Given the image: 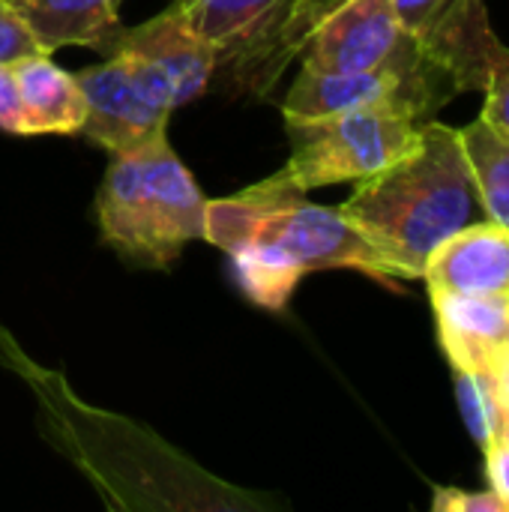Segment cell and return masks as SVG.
I'll return each mask as SVG.
<instances>
[{
    "label": "cell",
    "instance_id": "obj_1",
    "mask_svg": "<svg viewBox=\"0 0 509 512\" xmlns=\"http://www.w3.org/2000/svg\"><path fill=\"white\" fill-rule=\"evenodd\" d=\"M0 363L18 375L36 402V426L111 510L273 512L279 498L240 489L144 423L84 402L63 372L39 366L0 324Z\"/></svg>",
    "mask_w": 509,
    "mask_h": 512
},
{
    "label": "cell",
    "instance_id": "obj_2",
    "mask_svg": "<svg viewBox=\"0 0 509 512\" xmlns=\"http://www.w3.org/2000/svg\"><path fill=\"white\" fill-rule=\"evenodd\" d=\"M204 240L225 252L243 297L279 312L303 276L318 270H357L390 288L372 243L339 207L306 201L285 171L225 198L207 201Z\"/></svg>",
    "mask_w": 509,
    "mask_h": 512
},
{
    "label": "cell",
    "instance_id": "obj_3",
    "mask_svg": "<svg viewBox=\"0 0 509 512\" xmlns=\"http://www.w3.org/2000/svg\"><path fill=\"white\" fill-rule=\"evenodd\" d=\"M372 243L393 282L420 279L429 255L486 216L459 129L423 120L417 147L357 183L339 207Z\"/></svg>",
    "mask_w": 509,
    "mask_h": 512
},
{
    "label": "cell",
    "instance_id": "obj_4",
    "mask_svg": "<svg viewBox=\"0 0 509 512\" xmlns=\"http://www.w3.org/2000/svg\"><path fill=\"white\" fill-rule=\"evenodd\" d=\"M207 195L168 138L111 156L96 192L99 237L132 267L168 270L183 246L204 240Z\"/></svg>",
    "mask_w": 509,
    "mask_h": 512
},
{
    "label": "cell",
    "instance_id": "obj_5",
    "mask_svg": "<svg viewBox=\"0 0 509 512\" xmlns=\"http://www.w3.org/2000/svg\"><path fill=\"white\" fill-rule=\"evenodd\" d=\"M291 156L285 174L303 192L360 183L408 156L423 132V120L396 108H354L315 120L285 117Z\"/></svg>",
    "mask_w": 509,
    "mask_h": 512
},
{
    "label": "cell",
    "instance_id": "obj_6",
    "mask_svg": "<svg viewBox=\"0 0 509 512\" xmlns=\"http://www.w3.org/2000/svg\"><path fill=\"white\" fill-rule=\"evenodd\" d=\"M216 48L237 87L270 93L300 54L312 0H171Z\"/></svg>",
    "mask_w": 509,
    "mask_h": 512
},
{
    "label": "cell",
    "instance_id": "obj_7",
    "mask_svg": "<svg viewBox=\"0 0 509 512\" xmlns=\"http://www.w3.org/2000/svg\"><path fill=\"white\" fill-rule=\"evenodd\" d=\"M453 96L456 87L450 75L429 57L363 72L303 69L282 102V114L291 120H315L354 108H396L417 120H429Z\"/></svg>",
    "mask_w": 509,
    "mask_h": 512
},
{
    "label": "cell",
    "instance_id": "obj_8",
    "mask_svg": "<svg viewBox=\"0 0 509 512\" xmlns=\"http://www.w3.org/2000/svg\"><path fill=\"white\" fill-rule=\"evenodd\" d=\"M87 117L81 135L111 156L141 150L168 138V120L177 111L165 81L126 51L108 54L102 63L75 72Z\"/></svg>",
    "mask_w": 509,
    "mask_h": 512
},
{
    "label": "cell",
    "instance_id": "obj_9",
    "mask_svg": "<svg viewBox=\"0 0 509 512\" xmlns=\"http://www.w3.org/2000/svg\"><path fill=\"white\" fill-rule=\"evenodd\" d=\"M297 57L312 72H363L426 54L402 27L393 0H312Z\"/></svg>",
    "mask_w": 509,
    "mask_h": 512
},
{
    "label": "cell",
    "instance_id": "obj_10",
    "mask_svg": "<svg viewBox=\"0 0 509 512\" xmlns=\"http://www.w3.org/2000/svg\"><path fill=\"white\" fill-rule=\"evenodd\" d=\"M402 27L450 75L456 93L486 87L509 48L498 39L486 0H393Z\"/></svg>",
    "mask_w": 509,
    "mask_h": 512
},
{
    "label": "cell",
    "instance_id": "obj_11",
    "mask_svg": "<svg viewBox=\"0 0 509 512\" xmlns=\"http://www.w3.org/2000/svg\"><path fill=\"white\" fill-rule=\"evenodd\" d=\"M114 51L144 60L165 81L174 108L204 96L216 75V48L192 27L177 3L138 27H126Z\"/></svg>",
    "mask_w": 509,
    "mask_h": 512
},
{
    "label": "cell",
    "instance_id": "obj_12",
    "mask_svg": "<svg viewBox=\"0 0 509 512\" xmlns=\"http://www.w3.org/2000/svg\"><path fill=\"white\" fill-rule=\"evenodd\" d=\"M429 294L509 297V228L483 219L447 237L426 261Z\"/></svg>",
    "mask_w": 509,
    "mask_h": 512
},
{
    "label": "cell",
    "instance_id": "obj_13",
    "mask_svg": "<svg viewBox=\"0 0 509 512\" xmlns=\"http://www.w3.org/2000/svg\"><path fill=\"white\" fill-rule=\"evenodd\" d=\"M438 342L453 372L495 375L507 360L509 297L429 294Z\"/></svg>",
    "mask_w": 509,
    "mask_h": 512
},
{
    "label": "cell",
    "instance_id": "obj_14",
    "mask_svg": "<svg viewBox=\"0 0 509 512\" xmlns=\"http://www.w3.org/2000/svg\"><path fill=\"white\" fill-rule=\"evenodd\" d=\"M33 30L45 54L66 45L93 48L108 57L120 36V3L123 0H6Z\"/></svg>",
    "mask_w": 509,
    "mask_h": 512
},
{
    "label": "cell",
    "instance_id": "obj_15",
    "mask_svg": "<svg viewBox=\"0 0 509 512\" xmlns=\"http://www.w3.org/2000/svg\"><path fill=\"white\" fill-rule=\"evenodd\" d=\"M27 135H81L87 99L78 78L60 69L51 54H33L12 63Z\"/></svg>",
    "mask_w": 509,
    "mask_h": 512
},
{
    "label": "cell",
    "instance_id": "obj_16",
    "mask_svg": "<svg viewBox=\"0 0 509 512\" xmlns=\"http://www.w3.org/2000/svg\"><path fill=\"white\" fill-rule=\"evenodd\" d=\"M459 135L474 168L486 216L509 228V132L477 117L462 126Z\"/></svg>",
    "mask_w": 509,
    "mask_h": 512
},
{
    "label": "cell",
    "instance_id": "obj_17",
    "mask_svg": "<svg viewBox=\"0 0 509 512\" xmlns=\"http://www.w3.org/2000/svg\"><path fill=\"white\" fill-rule=\"evenodd\" d=\"M453 375H456V399L465 429L471 432L477 447L486 450L501 438V426L507 414L495 375H477V372H453Z\"/></svg>",
    "mask_w": 509,
    "mask_h": 512
},
{
    "label": "cell",
    "instance_id": "obj_18",
    "mask_svg": "<svg viewBox=\"0 0 509 512\" xmlns=\"http://www.w3.org/2000/svg\"><path fill=\"white\" fill-rule=\"evenodd\" d=\"M33 54H45L33 30L6 0H0V66H12Z\"/></svg>",
    "mask_w": 509,
    "mask_h": 512
},
{
    "label": "cell",
    "instance_id": "obj_19",
    "mask_svg": "<svg viewBox=\"0 0 509 512\" xmlns=\"http://www.w3.org/2000/svg\"><path fill=\"white\" fill-rule=\"evenodd\" d=\"M432 510L435 512H507L504 501L492 489L468 492L456 486H438L432 495Z\"/></svg>",
    "mask_w": 509,
    "mask_h": 512
},
{
    "label": "cell",
    "instance_id": "obj_20",
    "mask_svg": "<svg viewBox=\"0 0 509 512\" xmlns=\"http://www.w3.org/2000/svg\"><path fill=\"white\" fill-rule=\"evenodd\" d=\"M483 111L480 117L492 126L509 132V51L501 57V63L492 69L486 87H483Z\"/></svg>",
    "mask_w": 509,
    "mask_h": 512
},
{
    "label": "cell",
    "instance_id": "obj_21",
    "mask_svg": "<svg viewBox=\"0 0 509 512\" xmlns=\"http://www.w3.org/2000/svg\"><path fill=\"white\" fill-rule=\"evenodd\" d=\"M0 132L27 135V120H24V108H21V96H18L12 66H0Z\"/></svg>",
    "mask_w": 509,
    "mask_h": 512
},
{
    "label": "cell",
    "instance_id": "obj_22",
    "mask_svg": "<svg viewBox=\"0 0 509 512\" xmlns=\"http://www.w3.org/2000/svg\"><path fill=\"white\" fill-rule=\"evenodd\" d=\"M486 456V480H489V489L504 501V507L509 512V444L507 441H495L483 450Z\"/></svg>",
    "mask_w": 509,
    "mask_h": 512
},
{
    "label": "cell",
    "instance_id": "obj_23",
    "mask_svg": "<svg viewBox=\"0 0 509 512\" xmlns=\"http://www.w3.org/2000/svg\"><path fill=\"white\" fill-rule=\"evenodd\" d=\"M495 384H498V393H501L504 408H509V357L501 363V369L495 372Z\"/></svg>",
    "mask_w": 509,
    "mask_h": 512
},
{
    "label": "cell",
    "instance_id": "obj_24",
    "mask_svg": "<svg viewBox=\"0 0 509 512\" xmlns=\"http://www.w3.org/2000/svg\"><path fill=\"white\" fill-rule=\"evenodd\" d=\"M501 441H507L509 444V408L507 414H504V426H501Z\"/></svg>",
    "mask_w": 509,
    "mask_h": 512
},
{
    "label": "cell",
    "instance_id": "obj_25",
    "mask_svg": "<svg viewBox=\"0 0 509 512\" xmlns=\"http://www.w3.org/2000/svg\"><path fill=\"white\" fill-rule=\"evenodd\" d=\"M507 357H509V318H507Z\"/></svg>",
    "mask_w": 509,
    "mask_h": 512
}]
</instances>
